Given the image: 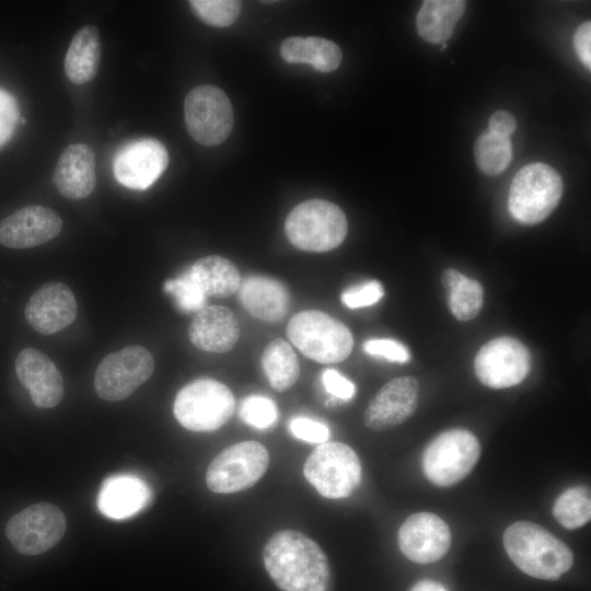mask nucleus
<instances>
[{"label":"nucleus","mask_w":591,"mask_h":591,"mask_svg":"<svg viewBox=\"0 0 591 591\" xmlns=\"http://www.w3.org/2000/svg\"><path fill=\"white\" fill-rule=\"evenodd\" d=\"M185 271L206 297H229L236 292L241 285L237 267L219 255L201 257Z\"/></svg>","instance_id":"b1692460"},{"label":"nucleus","mask_w":591,"mask_h":591,"mask_svg":"<svg viewBox=\"0 0 591 591\" xmlns=\"http://www.w3.org/2000/svg\"><path fill=\"white\" fill-rule=\"evenodd\" d=\"M144 482L134 475H115L107 478L99 493L97 506L107 518L121 520L132 517L150 500Z\"/></svg>","instance_id":"5701e85b"},{"label":"nucleus","mask_w":591,"mask_h":591,"mask_svg":"<svg viewBox=\"0 0 591 591\" xmlns=\"http://www.w3.org/2000/svg\"><path fill=\"white\" fill-rule=\"evenodd\" d=\"M410 591H448L445 587L433 580H420Z\"/></svg>","instance_id":"79ce46f5"},{"label":"nucleus","mask_w":591,"mask_h":591,"mask_svg":"<svg viewBox=\"0 0 591 591\" xmlns=\"http://www.w3.org/2000/svg\"><path fill=\"white\" fill-rule=\"evenodd\" d=\"M24 312L26 321L36 332L51 335L76 320L77 302L67 285L48 282L31 296Z\"/></svg>","instance_id":"a211bd4d"},{"label":"nucleus","mask_w":591,"mask_h":591,"mask_svg":"<svg viewBox=\"0 0 591 591\" xmlns=\"http://www.w3.org/2000/svg\"><path fill=\"white\" fill-rule=\"evenodd\" d=\"M287 336L306 358L325 364L345 360L354 346L350 329L317 310L294 314L287 325Z\"/></svg>","instance_id":"20e7f679"},{"label":"nucleus","mask_w":591,"mask_h":591,"mask_svg":"<svg viewBox=\"0 0 591 591\" xmlns=\"http://www.w3.org/2000/svg\"><path fill=\"white\" fill-rule=\"evenodd\" d=\"M101 38L96 26L88 24L72 37L65 57V73L74 84L91 81L100 66Z\"/></svg>","instance_id":"393cba45"},{"label":"nucleus","mask_w":591,"mask_h":591,"mask_svg":"<svg viewBox=\"0 0 591 591\" xmlns=\"http://www.w3.org/2000/svg\"><path fill=\"white\" fill-rule=\"evenodd\" d=\"M512 155L509 138L491 132L479 135L474 146V157L479 170L487 175L503 172Z\"/></svg>","instance_id":"c756f323"},{"label":"nucleus","mask_w":591,"mask_h":591,"mask_svg":"<svg viewBox=\"0 0 591 591\" xmlns=\"http://www.w3.org/2000/svg\"><path fill=\"white\" fill-rule=\"evenodd\" d=\"M163 289L175 299V303L182 312H198L205 308L207 297L184 271L176 278L167 279Z\"/></svg>","instance_id":"473e14b6"},{"label":"nucleus","mask_w":591,"mask_h":591,"mask_svg":"<svg viewBox=\"0 0 591 591\" xmlns=\"http://www.w3.org/2000/svg\"><path fill=\"white\" fill-rule=\"evenodd\" d=\"M514 117L506 111H497L489 118V132L507 137L515 130Z\"/></svg>","instance_id":"a19ab883"},{"label":"nucleus","mask_w":591,"mask_h":591,"mask_svg":"<svg viewBox=\"0 0 591 591\" xmlns=\"http://www.w3.org/2000/svg\"><path fill=\"white\" fill-rule=\"evenodd\" d=\"M269 465L267 449L257 441H242L222 450L206 473L208 488L216 494H233L255 485Z\"/></svg>","instance_id":"1a4fd4ad"},{"label":"nucleus","mask_w":591,"mask_h":591,"mask_svg":"<svg viewBox=\"0 0 591 591\" xmlns=\"http://www.w3.org/2000/svg\"><path fill=\"white\" fill-rule=\"evenodd\" d=\"M263 561L281 591H326L329 565L320 545L298 531L276 532L265 544Z\"/></svg>","instance_id":"f257e3e1"},{"label":"nucleus","mask_w":591,"mask_h":591,"mask_svg":"<svg viewBox=\"0 0 591 591\" xmlns=\"http://www.w3.org/2000/svg\"><path fill=\"white\" fill-rule=\"evenodd\" d=\"M235 399L231 390L220 381L197 379L176 394L174 415L186 429L196 432L215 431L233 415Z\"/></svg>","instance_id":"39448f33"},{"label":"nucleus","mask_w":591,"mask_h":591,"mask_svg":"<svg viewBox=\"0 0 591 591\" xmlns=\"http://www.w3.org/2000/svg\"><path fill=\"white\" fill-rule=\"evenodd\" d=\"M477 379L491 389L520 384L531 369L525 345L510 336L496 337L480 347L474 360Z\"/></svg>","instance_id":"ddd939ff"},{"label":"nucleus","mask_w":591,"mask_h":591,"mask_svg":"<svg viewBox=\"0 0 591 591\" xmlns=\"http://www.w3.org/2000/svg\"><path fill=\"white\" fill-rule=\"evenodd\" d=\"M367 354L381 357L392 362L404 363L410 359V352L405 345L387 338H373L363 344Z\"/></svg>","instance_id":"c9c22d12"},{"label":"nucleus","mask_w":591,"mask_h":591,"mask_svg":"<svg viewBox=\"0 0 591 591\" xmlns=\"http://www.w3.org/2000/svg\"><path fill=\"white\" fill-rule=\"evenodd\" d=\"M57 190L69 199L90 196L96 185L95 154L85 143H72L60 154L53 174Z\"/></svg>","instance_id":"aec40b11"},{"label":"nucleus","mask_w":591,"mask_h":591,"mask_svg":"<svg viewBox=\"0 0 591 591\" xmlns=\"http://www.w3.org/2000/svg\"><path fill=\"white\" fill-rule=\"evenodd\" d=\"M237 298L254 317L275 323L288 313L290 294L280 281L265 276H248L241 280Z\"/></svg>","instance_id":"4be33fe9"},{"label":"nucleus","mask_w":591,"mask_h":591,"mask_svg":"<svg viewBox=\"0 0 591 591\" xmlns=\"http://www.w3.org/2000/svg\"><path fill=\"white\" fill-rule=\"evenodd\" d=\"M322 381L325 390L337 398L347 401L355 394L354 383L334 369L324 370Z\"/></svg>","instance_id":"58836bf2"},{"label":"nucleus","mask_w":591,"mask_h":591,"mask_svg":"<svg viewBox=\"0 0 591 591\" xmlns=\"http://www.w3.org/2000/svg\"><path fill=\"white\" fill-rule=\"evenodd\" d=\"M445 293L448 305L459 321L475 318L483 308L484 290L477 280L465 277Z\"/></svg>","instance_id":"7c9ffc66"},{"label":"nucleus","mask_w":591,"mask_h":591,"mask_svg":"<svg viewBox=\"0 0 591 591\" xmlns=\"http://www.w3.org/2000/svg\"><path fill=\"white\" fill-rule=\"evenodd\" d=\"M188 3L198 19L216 27H225L233 24L241 12V1L190 0Z\"/></svg>","instance_id":"2f4dec72"},{"label":"nucleus","mask_w":591,"mask_h":591,"mask_svg":"<svg viewBox=\"0 0 591 591\" xmlns=\"http://www.w3.org/2000/svg\"><path fill=\"white\" fill-rule=\"evenodd\" d=\"M241 419L255 428L270 427L278 417L276 404L263 395L246 396L240 406Z\"/></svg>","instance_id":"72a5a7b5"},{"label":"nucleus","mask_w":591,"mask_h":591,"mask_svg":"<svg viewBox=\"0 0 591 591\" xmlns=\"http://www.w3.org/2000/svg\"><path fill=\"white\" fill-rule=\"evenodd\" d=\"M240 336L233 312L222 305H209L197 312L188 327L192 344L200 350L223 354L231 350Z\"/></svg>","instance_id":"412c9836"},{"label":"nucleus","mask_w":591,"mask_h":591,"mask_svg":"<svg viewBox=\"0 0 591 591\" xmlns=\"http://www.w3.org/2000/svg\"><path fill=\"white\" fill-rule=\"evenodd\" d=\"M465 8L466 2L462 0L424 1L416 18L419 36L431 44L447 43Z\"/></svg>","instance_id":"a878e982"},{"label":"nucleus","mask_w":591,"mask_h":591,"mask_svg":"<svg viewBox=\"0 0 591 591\" xmlns=\"http://www.w3.org/2000/svg\"><path fill=\"white\" fill-rule=\"evenodd\" d=\"M450 545L451 533L448 524L433 513H414L403 522L398 531L401 552L417 564L441 559Z\"/></svg>","instance_id":"4468645a"},{"label":"nucleus","mask_w":591,"mask_h":591,"mask_svg":"<svg viewBox=\"0 0 591 591\" xmlns=\"http://www.w3.org/2000/svg\"><path fill=\"white\" fill-rule=\"evenodd\" d=\"M61 229V218L51 208L26 206L0 222V243L11 248L34 247L56 237Z\"/></svg>","instance_id":"f3484780"},{"label":"nucleus","mask_w":591,"mask_h":591,"mask_svg":"<svg viewBox=\"0 0 591 591\" xmlns=\"http://www.w3.org/2000/svg\"><path fill=\"white\" fill-rule=\"evenodd\" d=\"M573 45L578 57L588 70L591 69V23L583 22L576 31Z\"/></svg>","instance_id":"ea45409f"},{"label":"nucleus","mask_w":591,"mask_h":591,"mask_svg":"<svg viewBox=\"0 0 591 591\" xmlns=\"http://www.w3.org/2000/svg\"><path fill=\"white\" fill-rule=\"evenodd\" d=\"M419 383L414 376H399L384 384L364 412V425L374 431L394 428L416 410Z\"/></svg>","instance_id":"dca6fc26"},{"label":"nucleus","mask_w":591,"mask_h":591,"mask_svg":"<svg viewBox=\"0 0 591 591\" xmlns=\"http://www.w3.org/2000/svg\"><path fill=\"white\" fill-rule=\"evenodd\" d=\"M383 296L384 289L382 283L378 280H370L344 291L341 301L349 309H359L375 304Z\"/></svg>","instance_id":"f704fd0d"},{"label":"nucleus","mask_w":591,"mask_h":591,"mask_svg":"<svg viewBox=\"0 0 591 591\" xmlns=\"http://www.w3.org/2000/svg\"><path fill=\"white\" fill-rule=\"evenodd\" d=\"M561 194L560 175L548 164L531 163L514 175L509 190L508 207L519 222L536 224L555 210Z\"/></svg>","instance_id":"423d86ee"},{"label":"nucleus","mask_w":591,"mask_h":591,"mask_svg":"<svg viewBox=\"0 0 591 591\" xmlns=\"http://www.w3.org/2000/svg\"><path fill=\"white\" fill-rule=\"evenodd\" d=\"M15 372L39 408H51L60 403L65 387L56 364L38 349L25 348L15 359Z\"/></svg>","instance_id":"6ab92c4d"},{"label":"nucleus","mask_w":591,"mask_h":591,"mask_svg":"<svg viewBox=\"0 0 591 591\" xmlns=\"http://www.w3.org/2000/svg\"><path fill=\"white\" fill-rule=\"evenodd\" d=\"M479 454L480 445L475 434L465 429H450L426 447L422 470L432 484L451 486L470 474Z\"/></svg>","instance_id":"6e6552de"},{"label":"nucleus","mask_w":591,"mask_h":591,"mask_svg":"<svg viewBox=\"0 0 591 591\" xmlns=\"http://www.w3.org/2000/svg\"><path fill=\"white\" fill-rule=\"evenodd\" d=\"M505 549L526 575L557 580L573 564L570 548L545 528L529 521L510 524L503 533Z\"/></svg>","instance_id":"f03ea898"},{"label":"nucleus","mask_w":591,"mask_h":591,"mask_svg":"<svg viewBox=\"0 0 591 591\" xmlns=\"http://www.w3.org/2000/svg\"><path fill=\"white\" fill-rule=\"evenodd\" d=\"M553 515L568 530H576L587 524L591 519L589 488L577 486L566 489L555 501Z\"/></svg>","instance_id":"c85d7f7f"},{"label":"nucleus","mask_w":591,"mask_h":591,"mask_svg":"<svg viewBox=\"0 0 591 591\" xmlns=\"http://www.w3.org/2000/svg\"><path fill=\"white\" fill-rule=\"evenodd\" d=\"M66 529V517L57 506L38 502L14 514L5 525V535L19 553L33 556L54 547Z\"/></svg>","instance_id":"f8f14e48"},{"label":"nucleus","mask_w":591,"mask_h":591,"mask_svg":"<svg viewBox=\"0 0 591 591\" xmlns=\"http://www.w3.org/2000/svg\"><path fill=\"white\" fill-rule=\"evenodd\" d=\"M280 55L289 63H309L321 72H331L341 62L334 42L321 37H289L280 45Z\"/></svg>","instance_id":"bb28decb"},{"label":"nucleus","mask_w":591,"mask_h":591,"mask_svg":"<svg viewBox=\"0 0 591 591\" xmlns=\"http://www.w3.org/2000/svg\"><path fill=\"white\" fill-rule=\"evenodd\" d=\"M169 154L160 141L141 139L124 147L114 161L116 179L130 189H147L165 171Z\"/></svg>","instance_id":"2eb2a0df"},{"label":"nucleus","mask_w":591,"mask_h":591,"mask_svg":"<svg viewBox=\"0 0 591 591\" xmlns=\"http://www.w3.org/2000/svg\"><path fill=\"white\" fill-rule=\"evenodd\" d=\"M308 482L328 499L350 496L361 479V463L356 452L343 442L318 444L303 466Z\"/></svg>","instance_id":"0eeeda50"},{"label":"nucleus","mask_w":591,"mask_h":591,"mask_svg":"<svg viewBox=\"0 0 591 591\" xmlns=\"http://www.w3.org/2000/svg\"><path fill=\"white\" fill-rule=\"evenodd\" d=\"M262 368L270 386L279 392L290 389L300 376V363L293 348L276 338L262 355Z\"/></svg>","instance_id":"cd10ccee"},{"label":"nucleus","mask_w":591,"mask_h":591,"mask_svg":"<svg viewBox=\"0 0 591 591\" xmlns=\"http://www.w3.org/2000/svg\"><path fill=\"white\" fill-rule=\"evenodd\" d=\"M185 124L190 137L202 146L223 142L233 127V109L227 94L218 86L194 88L184 102Z\"/></svg>","instance_id":"9d476101"},{"label":"nucleus","mask_w":591,"mask_h":591,"mask_svg":"<svg viewBox=\"0 0 591 591\" xmlns=\"http://www.w3.org/2000/svg\"><path fill=\"white\" fill-rule=\"evenodd\" d=\"M285 231L296 247L323 253L343 243L348 223L344 211L334 202L309 199L290 211L286 219Z\"/></svg>","instance_id":"7ed1b4c3"},{"label":"nucleus","mask_w":591,"mask_h":591,"mask_svg":"<svg viewBox=\"0 0 591 591\" xmlns=\"http://www.w3.org/2000/svg\"><path fill=\"white\" fill-rule=\"evenodd\" d=\"M19 118L18 105L13 96L0 89V147L12 136Z\"/></svg>","instance_id":"4c0bfd02"},{"label":"nucleus","mask_w":591,"mask_h":591,"mask_svg":"<svg viewBox=\"0 0 591 591\" xmlns=\"http://www.w3.org/2000/svg\"><path fill=\"white\" fill-rule=\"evenodd\" d=\"M289 429L296 438L310 443L321 444L327 442L329 437V429L326 425L308 417L292 418L289 422Z\"/></svg>","instance_id":"e433bc0d"},{"label":"nucleus","mask_w":591,"mask_h":591,"mask_svg":"<svg viewBox=\"0 0 591 591\" xmlns=\"http://www.w3.org/2000/svg\"><path fill=\"white\" fill-rule=\"evenodd\" d=\"M151 352L138 345L127 346L107 355L94 376L96 394L109 402L127 398L153 373Z\"/></svg>","instance_id":"9b49d317"}]
</instances>
